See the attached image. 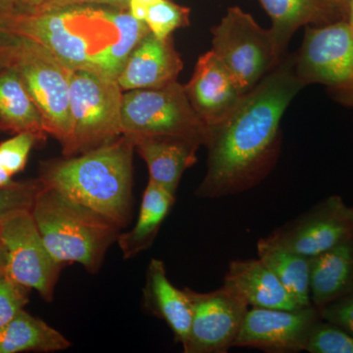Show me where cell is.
<instances>
[{"instance_id": "cell-21", "label": "cell", "mask_w": 353, "mask_h": 353, "mask_svg": "<svg viewBox=\"0 0 353 353\" xmlns=\"http://www.w3.org/2000/svg\"><path fill=\"white\" fill-rule=\"evenodd\" d=\"M0 129L15 132H30L46 139L43 118L28 92L17 70H0Z\"/></svg>"}, {"instance_id": "cell-29", "label": "cell", "mask_w": 353, "mask_h": 353, "mask_svg": "<svg viewBox=\"0 0 353 353\" xmlns=\"http://www.w3.org/2000/svg\"><path fill=\"white\" fill-rule=\"evenodd\" d=\"M43 185L39 180L0 187V222L23 209H32Z\"/></svg>"}, {"instance_id": "cell-16", "label": "cell", "mask_w": 353, "mask_h": 353, "mask_svg": "<svg viewBox=\"0 0 353 353\" xmlns=\"http://www.w3.org/2000/svg\"><path fill=\"white\" fill-rule=\"evenodd\" d=\"M270 16V31L280 54L284 55L290 39L301 27L331 24L347 19L338 0H259Z\"/></svg>"}, {"instance_id": "cell-19", "label": "cell", "mask_w": 353, "mask_h": 353, "mask_svg": "<svg viewBox=\"0 0 353 353\" xmlns=\"http://www.w3.org/2000/svg\"><path fill=\"white\" fill-rule=\"evenodd\" d=\"M143 301L150 312L166 322L176 341L183 347L189 338L192 306L185 289H178L169 281L161 260H150L146 271Z\"/></svg>"}, {"instance_id": "cell-30", "label": "cell", "mask_w": 353, "mask_h": 353, "mask_svg": "<svg viewBox=\"0 0 353 353\" xmlns=\"http://www.w3.org/2000/svg\"><path fill=\"white\" fill-rule=\"evenodd\" d=\"M29 292L8 276H0V329L12 321L29 303Z\"/></svg>"}, {"instance_id": "cell-39", "label": "cell", "mask_w": 353, "mask_h": 353, "mask_svg": "<svg viewBox=\"0 0 353 353\" xmlns=\"http://www.w3.org/2000/svg\"><path fill=\"white\" fill-rule=\"evenodd\" d=\"M352 0H338L339 3L341 4V7H343V9H345V11H347V17H348V12H350V4H352Z\"/></svg>"}, {"instance_id": "cell-28", "label": "cell", "mask_w": 353, "mask_h": 353, "mask_svg": "<svg viewBox=\"0 0 353 353\" xmlns=\"http://www.w3.org/2000/svg\"><path fill=\"white\" fill-rule=\"evenodd\" d=\"M38 141L32 132H21L0 143V166L12 176L24 170L32 146Z\"/></svg>"}, {"instance_id": "cell-3", "label": "cell", "mask_w": 353, "mask_h": 353, "mask_svg": "<svg viewBox=\"0 0 353 353\" xmlns=\"http://www.w3.org/2000/svg\"><path fill=\"white\" fill-rule=\"evenodd\" d=\"M32 214L51 255L64 265L81 264L90 273L99 270L120 234L112 221L44 185Z\"/></svg>"}, {"instance_id": "cell-18", "label": "cell", "mask_w": 353, "mask_h": 353, "mask_svg": "<svg viewBox=\"0 0 353 353\" xmlns=\"http://www.w3.org/2000/svg\"><path fill=\"white\" fill-rule=\"evenodd\" d=\"M223 285L240 294L250 307H301L259 259L230 262Z\"/></svg>"}, {"instance_id": "cell-34", "label": "cell", "mask_w": 353, "mask_h": 353, "mask_svg": "<svg viewBox=\"0 0 353 353\" xmlns=\"http://www.w3.org/2000/svg\"><path fill=\"white\" fill-rule=\"evenodd\" d=\"M148 4L141 0H129L128 8H129L130 14L137 20L145 22L146 15H148Z\"/></svg>"}, {"instance_id": "cell-41", "label": "cell", "mask_w": 353, "mask_h": 353, "mask_svg": "<svg viewBox=\"0 0 353 353\" xmlns=\"http://www.w3.org/2000/svg\"><path fill=\"white\" fill-rule=\"evenodd\" d=\"M141 1L145 2V3L150 6V4L154 3V2L158 1V0H141Z\"/></svg>"}, {"instance_id": "cell-9", "label": "cell", "mask_w": 353, "mask_h": 353, "mask_svg": "<svg viewBox=\"0 0 353 353\" xmlns=\"http://www.w3.org/2000/svg\"><path fill=\"white\" fill-rule=\"evenodd\" d=\"M10 66L17 70L38 108L46 134L63 145L71 126L70 77L72 69L43 46L24 37H21Z\"/></svg>"}, {"instance_id": "cell-23", "label": "cell", "mask_w": 353, "mask_h": 353, "mask_svg": "<svg viewBox=\"0 0 353 353\" xmlns=\"http://www.w3.org/2000/svg\"><path fill=\"white\" fill-rule=\"evenodd\" d=\"M71 345L63 334L24 309L0 329V353L55 352Z\"/></svg>"}, {"instance_id": "cell-13", "label": "cell", "mask_w": 353, "mask_h": 353, "mask_svg": "<svg viewBox=\"0 0 353 353\" xmlns=\"http://www.w3.org/2000/svg\"><path fill=\"white\" fill-rule=\"evenodd\" d=\"M320 319V311L313 305L248 308L234 347L257 348L270 353L304 352L309 333Z\"/></svg>"}, {"instance_id": "cell-22", "label": "cell", "mask_w": 353, "mask_h": 353, "mask_svg": "<svg viewBox=\"0 0 353 353\" xmlns=\"http://www.w3.org/2000/svg\"><path fill=\"white\" fill-rule=\"evenodd\" d=\"M174 202L175 194L148 180L136 224L131 231L118 236L124 259H132L152 246Z\"/></svg>"}, {"instance_id": "cell-31", "label": "cell", "mask_w": 353, "mask_h": 353, "mask_svg": "<svg viewBox=\"0 0 353 353\" xmlns=\"http://www.w3.org/2000/svg\"><path fill=\"white\" fill-rule=\"evenodd\" d=\"M319 311L323 320L341 327L353 336V292L336 299Z\"/></svg>"}, {"instance_id": "cell-24", "label": "cell", "mask_w": 353, "mask_h": 353, "mask_svg": "<svg viewBox=\"0 0 353 353\" xmlns=\"http://www.w3.org/2000/svg\"><path fill=\"white\" fill-rule=\"evenodd\" d=\"M259 259L301 307L311 306L310 259L279 245L268 236L257 241Z\"/></svg>"}, {"instance_id": "cell-1", "label": "cell", "mask_w": 353, "mask_h": 353, "mask_svg": "<svg viewBox=\"0 0 353 353\" xmlns=\"http://www.w3.org/2000/svg\"><path fill=\"white\" fill-rule=\"evenodd\" d=\"M304 88L294 57L281 61L222 124L211 128L208 171L196 190L201 199L241 194L259 185L275 167L281 150V121Z\"/></svg>"}, {"instance_id": "cell-20", "label": "cell", "mask_w": 353, "mask_h": 353, "mask_svg": "<svg viewBox=\"0 0 353 353\" xmlns=\"http://www.w3.org/2000/svg\"><path fill=\"white\" fill-rule=\"evenodd\" d=\"M353 292V238L310 259L311 303L321 310Z\"/></svg>"}, {"instance_id": "cell-5", "label": "cell", "mask_w": 353, "mask_h": 353, "mask_svg": "<svg viewBox=\"0 0 353 353\" xmlns=\"http://www.w3.org/2000/svg\"><path fill=\"white\" fill-rule=\"evenodd\" d=\"M123 90L117 81L87 69L70 77V132L62 145L65 157L109 145L123 136Z\"/></svg>"}, {"instance_id": "cell-15", "label": "cell", "mask_w": 353, "mask_h": 353, "mask_svg": "<svg viewBox=\"0 0 353 353\" xmlns=\"http://www.w3.org/2000/svg\"><path fill=\"white\" fill-rule=\"evenodd\" d=\"M183 61L172 39H159L152 32L127 60L117 78L122 90L164 87L176 82Z\"/></svg>"}, {"instance_id": "cell-2", "label": "cell", "mask_w": 353, "mask_h": 353, "mask_svg": "<svg viewBox=\"0 0 353 353\" xmlns=\"http://www.w3.org/2000/svg\"><path fill=\"white\" fill-rule=\"evenodd\" d=\"M134 152V141L123 134L83 154L43 162L39 180L123 229L131 219Z\"/></svg>"}, {"instance_id": "cell-37", "label": "cell", "mask_w": 353, "mask_h": 353, "mask_svg": "<svg viewBox=\"0 0 353 353\" xmlns=\"http://www.w3.org/2000/svg\"><path fill=\"white\" fill-rule=\"evenodd\" d=\"M13 183L12 176L9 175V174L0 166V187H6V185H12Z\"/></svg>"}, {"instance_id": "cell-36", "label": "cell", "mask_w": 353, "mask_h": 353, "mask_svg": "<svg viewBox=\"0 0 353 353\" xmlns=\"http://www.w3.org/2000/svg\"><path fill=\"white\" fill-rule=\"evenodd\" d=\"M19 0H0V12L18 14Z\"/></svg>"}, {"instance_id": "cell-35", "label": "cell", "mask_w": 353, "mask_h": 353, "mask_svg": "<svg viewBox=\"0 0 353 353\" xmlns=\"http://www.w3.org/2000/svg\"><path fill=\"white\" fill-rule=\"evenodd\" d=\"M46 0H19L18 14H32L41 8Z\"/></svg>"}, {"instance_id": "cell-32", "label": "cell", "mask_w": 353, "mask_h": 353, "mask_svg": "<svg viewBox=\"0 0 353 353\" xmlns=\"http://www.w3.org/2000/svg\"><path fill=\"white\" fill-rule=\"evenodd\" d=\"M21 37L11 31L6 24V13L0 12V70L12 63Z\"/></svg>"}, {"instance_id": "cell-33", "label": "cell", "mask_w": 353, "mask_h": 353, "mask_svg": "<svg viewBox=\"0 0 353 353\" xmlns=\"http://www.w3.org/2000/svg\"><path fill=\"white\" fill-rule=\"evenodd\" d=\"M87 4H106V6L119 7V8H124V7L126 8L129 4V0H46L36 13L60 10V9L72 8V7L87 6Z\"/></svg>"}, {"instance_id": "cell-40", "label": "cell", "mask_w": 353, "mask_h": 353, "mask_svg": "<svg viewBox=\"0 0 353 353\" xmlns=\"http://www.w3.org/2000/svg\"><path fill=\"white\" fill-rule=\"evenodd\" d=\"M347 21H348V23H350V27H352V30L353 32V0L352 1V4H350V12H348Z\"/></svg>"}, {"instance_id": "cell-27", "label": "cell", "mask_w": 353, "mask_h": 353, "mask_svg": "<svg viewBox=\"0 0 353 353\" xmlns=\"http://www.w3.org/2000/svg\"><path fill=\"white\" fill-rule=\"evenodd\" d=\"M304 352L353 353V336L341 327L325 321L321 318L311 329Z\"/></svg>"}, {"instance_id": "cell-11", "label": "cell", "mask_w": 353, "mask_h": 353, "mask_svg": "<svg viewBox=\"0 0 353 353\" xmlns=\"http://www.w3.org/2000/svg\"><path fill=\"white\" fill-rule=\"evenodd\" d=\"M185 290L192 306V322L183 352H229L250 308L245 299L225 285L210 292Z\"/></svg>"}, {"instance_id": "cell-7", "label": "cell", "mask_w": 353, "mask_h": 353, "mask_svg": "<svg viewBox=\"0 0 353 353\" xmlns=\"http://www.w3.org/2000/svg\"><path fill=\"white\" fill-rule=\"evenodd\" d=\"M211 50L248 94L282 61L270 29L257 24L239 6L228 8L219 24L211 29Z\"/></svg>"}, {"instance_id": "cell-12", "label": "cell", "mask_w": 353, "mask_h": 353, "mask_svg": "<svg viewBox=\"0 0 353 353\" xmlns=\"http://www.w3.org/2000/svg\"><path fill=\"white\" fill-rule=\"evenodd\" d=\"M268 238L290 252L312 259L353 238V208L341 197H330L277 228Z\"/></svg>"}, {"instance_id": "cell-25", "label": "cell", "mask_w": 353, "mask_h": 353, "mask_svg": "<svg viewBox=\"0 0 353 353\" xmlns=\"http://www.w3.org/2000/svg\"><path fill=\"white\" fill-rule=\"evenodd\" d=\"M108 18L118 31V39L95 55L90 71L117 81L132 51L150 34L145 22L137 20L129 12L108 11Z\"/></svg>"}, {"instance_id": "cell-6", "label": "cell", "mask_w": 353, "mask_h": 353, "mask_svg": "<svg viewBox=\"0 0 353 353\" xmlns=\"http://www.w3.org/2000/svg\"><path fill=\"white\" fill-rule=\"evenodd\" d=\"M121 123L123 134L132 141L172 137L206 145L211 132L190 104L185 87L178 82L128 90L123 94Z\"/></svg>"}, {"instance_id": "cell-8", "label": "cell", "mask_w": 353, "mask_h": 353, "mask_svg": "<svg viewBox=\"0 0 353 353\" xmlns=\"http://www.w3.org/2000/svg\"><path fill=\"white\" fill-rule=\"evenodd\" d=\"M294 59L304 87L325 85L336 101L353 108V32L347 19L307 26Z\"/></svg>"}, {"instance_id": "cell-17", "label": "cell", "mask_w": 353, "mask_h": 353, "mask_svg": "<svg viewBox=\"0 0 353 353\" xmlns=\"http://www.w3.org/2000/svg\"><path fill=\"white\" fill-rule=\"evenodd\" d=\"M134 150L148 166L150 180L176 194L187 169L196 163L199 143L172 137H150L134 141Z\"/></svg>"}, {"instance_id": "cell-10", "label": "cell", "mask_w": 353, "mask_h": 353, "mask_svg": "<svg viewBox=\"0 0 353 353\" xmlns=\"http://www.w3.org/2000/svg\"><path fill=\"white\" fill-rule=\"evenodd\" d=\"M0 241L6 256V275L34 290L50 303L64 264L51 255L41 238L32 209L14 212L0 222Z\"/></svg>"}, {"instance_id": "cell-26", "label": "cell", "mask_w": 353, "mask_h": 353, "mask_svg": "<svg viewBox=\"0 0 353 353\" xmlns=\"http://www.w3.org/2000/svg\"><path fill=\"white\" fill-rule=\"evenodd\" d=\"M145 23L153 36L168 39L176 30L190 24V9L170 0H158L148 6Z\"/></svg>"}, {"instance_id": "cell-4", "label": "cell", "mask_w": 353, "mask_h": 353, "mask_svg": "<svg viewBox=\"0 0 353 353\" xmlns=\"http://www.w3.org/2000/svg\"><path fill=\"white\" fill-rule=\"evenodd\" d=\"M6 20L11 31L41 44L71 69L90 70L95 55L115 41L101 39L116 31L108 10L78 6L43 13L6 14Z\"/></svg>"}, {"instance_id": "cell-38", "label": "cell", "mask_w": 353, "mask_h": 353, "mask_svg": "<svg viewBox=\"0 0 353 353\" xmlns=\"http://www.w3.org/2000/svg\"><path fill=\"white\" fill-rule=\"evenodd\" d=\"M6 275V256L3 245L0 241V276Z\"/></svg>"}, {"instance_id": "cell-14", "label": "cell", "mask_w": 353, "mask_h": 353, "mask_svg": "<svg viewBox=\"0 0 353 353\" xmlns=\"http://www.w3.org/2000/svg\"><path fill=\"white\" fill-rule=\"evenodd\" d=\"M183 87L194 111L209 128L222 124L245 95L212 50L199 58L190 82Z\"/></svg>"}]
</instances>
